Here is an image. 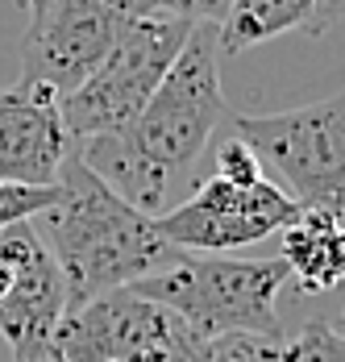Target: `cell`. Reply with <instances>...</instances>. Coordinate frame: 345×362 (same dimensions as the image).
Instances as JSON below:
<instances>
[{
	"label": "cell",
	"mask_w": 345,
	"mask_h": 362,
	"mask_svg": "<svg viewBox=\"0 0 345 362\" xmlns=\"http://www.w3.org/2000/svg\"><path fill=\"white\" fill-rule=\"evenodd\" d=\"M154 8H163V13H171V17H183V21H192V25H221V17L229 13V4L233 0H150Z\"/></svg>",
	"instance_id": "2e32d148"
},
{
	"label": "cell",
	"mask_w": 345,
	"mask_h": 362,
	"mask_svg": "<svg viewBox=\"0 0 345 362\" xmlns=\"http://www.w3.org/2000/svg\"><path fill=\"white\" fill-rule=\"evenodd\" d=\"M283 362H345V333L329 321H308L291 341H283Z\"/></svg>",
	"instance_id": "4fadbf2b"
},
{
	"label": "cell",
	"mask_w": 345,
	"mask_h": 362,
	"mask_svg": "<svg viewBox=\"0 0 345 362\" xmlns=\"http://www.w3.org/2000/svg\"><path fill=\"white\" fill-rule=\"evenodd\" d=\"M216 180L238 183V187H250V183L267 180V171H262L258 154H254L238 134H233L229 142H221V150H216Z\"/></svg>",
	"instance_id": "9a60e30c"
},
{
	"label": "cell",
	"mask_w": 345,
	"mask_h": 362,
	"mask_svg": "<svg viewBox=\"0 0 345 362\" xmlns=\"http://www.w3.org/2000/svg\"><path fill=\"white\" fill-rule=\"evenodd\" d=\"M8 288H13V267H8V262L0 258V300L8 296Z\"/></svg>",
	"instance_id": "ac0fdd59"
},
{
	"label": "cell",
	"mask_w": 345,
	"mask_h": 362,
	"mask_svg": "<svg viewBox=\"0 0 345 362\" xmlns=\"http://www.w3.org/2000/svg\"><path fill=\"white\" fill-rule=\"evenodd\" d=\"M279 258L304 296H324L345 284V229H337L324 213L300 209V217L279 229Z\"/></svg>",
	"instance_id": "7c38bea8"
},
{
	"label": "cell",
	"mask_w": 345,
	"mask_h": 362,
	"mask_svg": "<svg viewBox=\"0 0 345 362\" xmlns=\"http://www.w3.org/2000/svg\"><path fill=\"white\" fill-rule=\"evenodd\" d=\"M25 8H30V21H37V17L50 8V0H25Z\"/></svg>",
	"instance_id": "d6986e66"
},
{
	"label": "cell",
	"mask_w": 345,
	"mask_h": 362,
	"mask_svg": "<svg viewBox=\"0 0 345 362\" xmlns=\"http://www.w3.org/2000/svg\"><path fill=\"white\" fill-rule=\"evenodd\" d=\"M34 221H42V242L63 271L67 308H79L104 291L134 288L138 279L171 267L183 254L163 238L158 221L125 204L100 175L83 167L79 154L63 163L59 200Z\"/></svg>",
	"instance_id": "6da1fadb"
},
{
	"label": "cell",
	"mask_w": 345,
	"mask_h": 362,
	"mask_svg": "<svg viewBox=\"0 0 345 362\" xmlns=\"http://www.w3.org/2000/svg\"><path fill=\"white\" fill-rule=\"evenodd\" d=\"M192 21L171 17L163 8L141 13L138 21L117 37V46L104 54V63L88 75L71 96H63V121L71 138H100L121 134L138 121L146 100L171 71L179 50L192 37Z\"/></svg>",
	"instance_id": "5b68a950"
},
{
	"label": "cell",
	"mask_w": 345,
	"mask_h": 362,
	"mask_svg": "<svg viewBox=\"0 0 345 362\" xmlns=\"http://www.w3.org/2000/svg\"><path fill=\"white\" fill-rule=\"evenodd\" d=\"M300 217V204L279 187L262 180L238 187L225 180H204L183 204L167 209L158 221L163 238L187 254H225L238 246H254L262 238H271L279 229H287Z\"/></svg>",
	"instance_id": "52a82bcc"
},
{
	"label": "cell",
	"mask_w": 345,
	"mask_h": 362,
	"mask_svg": "<svg viewBox=\"0 0 345 362\" xmlns=\"http://www.w3.org/2000/svg\"><path fill=\"white\" fill-rule=\"evenodd\" d=\"M75 154L63 100L46 83L17 79L0 92V183L50 187Z\"/></svg>",
	"instance_id": "30bf717a"
},
{
	"label": "cell",
	"mask_w": 345,
	"mask_h": 362,
	"mask_svg": "<svg viewBox=\"0 0 345 362\" xmlns=\"http://www.w3.org/2000/svg\"><path fill=\"white\" fill-rule=\"evenodd\" d=\"M341 325H345V313H341Z\"/></svg>",
	"instance_id": "ffe728a7"
},
{
	"label": "cell",
	"mask_w": 345,
	"mask_h": 362,
	"mask_svg": "<svg viewBox=\"0 0 345 362\" xmlns=\"http://www.w3.org/2000/svg\"><path fill=\"white\" fill-rule=\"evenodd\" d=\"M59 200V183L50 187H34V183H0V229L34 221Z\"/></svg>",
	"instance_id": "5bb4252c"
},
{
	"label": "cell",
	"mask_w": 345,
	"mask_h": 362,
	"mask_svg": "<svg viewBox=\"0 0 345 362\" xmlns=\"http://www.w3.org/2000/svg\"><path fill=\"white\" fill-rule=\"evenodd\" d=\"M345 21V0H233L216 25L221 54H242L283 34H324Z\"/></svg>",
	"instance_id": "8fae6325"
},
{
	"label": "cell",
	"mask_w": 345,
	"mask_h": 362,
	"mask_svg": "<svg viewBox=\"0 0 345 362\" xmlns=\"http://www.w3.org/2000/svg\"><path fill=\"white\" fill-rule=\"evenodd\" d=\"M233 129L304 213L345 229V92L304 109L233 117Z\"/></svg>",
	"instance_id": "3957f363"
},
{
	"label": "cell",
	"mask_w": 345,
	"mask_h": 362,
	"mask_svg": "<svg viewBox=\"0 0 345 362\" xmlns=\"http://www.w3.org/2000/svg\"><path fill=\"white\" fill-rule=\"evenodd\" d=\"M187 329L171 308L117 288L67 308L54 333V362H163Z\"/></svg>",
	"instance_id": "ba28073f"
},
{
	"label": "cell",
	"mask_w": 345,
	"mask_h": 362,
	"mask_svg": "<svg viewBox=\"0 0 345 362\" xmlns=\"http://www.w3.org/2000/svg\"><path fill=\"white\" fill-rule=\"evenodd\" d=\"M163 362H212V341H208L204 333L187 329V333L175 341V350Z\"/></svg>",
	"instance_id": "e0dca14e"
},
{
	"label": "cell",
	"mask_w": 345,
	"mask_h": 362,
	"mask_svg": "<svg viewBox=\"0 0 345 362\" xmlns=\"http://www.w3.org/2000/svg\"><path fill=\"white\" fill-rule=\"evenodd\" d=\"M221 42L216 25H196L187 46L179 50L171 71L154 88L138 121L121 129V138L163 175H183L212 142L216 125L225 121V92H221Z\"/></svg>",
	"instance_id": "277c9868"
},
{
	"label": "cell",
	"mask_w": 345,
	"mask_h": 362,
	"mask_svg": "<svg viewBox=\"0 0 345 362\" xmlns=\"http://www.w3.org/2000/svg\"><path fill=\"white\" fill-rule=\"evenodd\" d=\"M150 8V0H50V8L30 21L21 46V79L46 83L59 92V100L71 96L104 63L117 37Z\"/></svg>",
	"instance_id": "8992f818"
},
{
	"label": "cell",
	"mask_w": 345,
	"mask_h": 362,
	"mask_svg": "<svg viewBox=\"0 0 345 362\" xmlns=\"http://www.w3.org/2000/svg\"><path fill=\"white\" fill-rule=\"evenodd\" d=\"M0 258L13 267V288L0 300V337L17 362H54V333L67 317V284L34 221L0 229Z\"/></svg>",
	"instance_id": "9c48e42d"
},
{
	"label": "cell",
	"mask_w": 345,
	"mask_h": 362,
	"mask_svg": "<svg viewBox=\"0 0 345 362\" xmlns=\"http://www.w3.org/2000/svg\"><path fill=\"white\" fill-rule=\"evenodd\" d=\"M291 279L283 258H225L179 254L171 267L134 284L138 296L171 308L179 321L204 333H262L279 341V291Z\"/></svg>",
	"instance_id": "7a4b0ae2"
}]
</instances>
